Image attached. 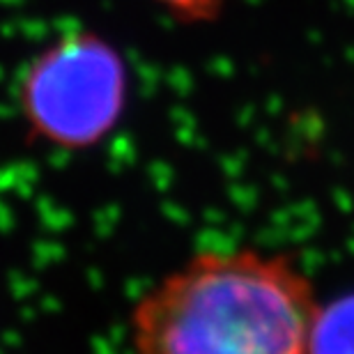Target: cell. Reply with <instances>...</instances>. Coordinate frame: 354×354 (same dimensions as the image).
Here are the masks:
<instances>
[{"label":"cell","instance_id":"obj_2","mask_svg":"<svg viewBox=\"0 0 354 354\" xmlns=\"http://www.w3.org/2000/svg\"><path fill=\"white\" fill-rule=\"evenodd\" d=\"M129 102V67L115 44L92 30H69L28 60L17 106L35 143L60 152L102 145Z\"/></svg>","mask_w":354,"mask_h":354},{"label":"cell","instance_id":"obj_1","mask_svg":"<svg viewBox=\"0 0 354 354\" xmlns=\"http://www.w3.org/2000/svg\"><path fill=\"white\" fill-rule=\"evenodd\" d=\"M322 304L290 256L214 249L191 256L136 301L133 354H310Z\"/></svg>","mask_w":354,"mask_h":354},{"label":"cell","instance_id":"obj_4","mask_svg":"<svg viewBox=\"0 0 354 354\" xmlns=\"http://www.w3.org/2000/svg\"><path fill=\"white\" fill-rule=\"evenodd\" d=\"M180 24H212L221 17L225 0H152Z\"/></svg>","mask_w":354,"mask_h":354},{"label":"cell","instance_id":"obj_3","mask_svg":"<svg viewBox=\"0 0 354 354\" xmlns=\"http://www.w3.org/2000/svg\"><path fill=\"white\" fill-rule=\"evenodd\" d=\"M310 354H354V295L320 306Z\"/></svg>","mask_w":354,"mask_h":354}]
</instances>
